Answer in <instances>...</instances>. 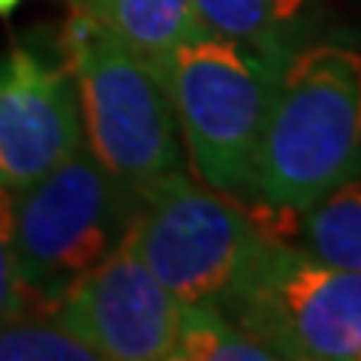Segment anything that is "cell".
I'll return each instance as SVG.
<instances>
[{
    "label": "cell",
    "instance_id": "6da1fadb",
    "mask_svg": "<svg viewBox=\"0 0 361 361\" xmlns=\"http://www.w3.org/2000/svg\"><path fill=\"white\" fill-rule=\"evenodd\" d=\"M361 175V51L301 45L280 66L259 142L253 193L274 211L304 214Z\"/></svg>",
    "mask_w": 361,
    "mask_h": 361
},
{
    "label": "cell",
    "instance_id": "7a4b0ae2",
    "mask_svg": "<svg viewBox=\"0 0 361 361\" xmlns=\"http://www.w3.org/2000/svg\"><path fill=\"white\" fill-rule=\"evenodd\" d=\"M61 54L75 82L85 145L109 175L139 196L184 169L175 109L154 63L75 9Z\"/></svg>",
    "mask_w": 361,
    "mask_h": 361
},
{
    "label": "cell",
    "instance_id": "3957f363",
    "mask_svg": "<svg viewBox=\"0 0 361 361\" xmlns=\"http://www.w3.org/2000/svg\"><path fill=\"white\" fill-rule=\"evenodd\" d=\"M277 61L202 30L172 49L160 75L175 109L180 145L202 184L226 196L253 193V169Z\"/></svg>",
    "mask_w": 361,
    "mask_h": 361
},
{
    "label": "cell",
    "instance_id": "277c9868",
    "mask_svg": "<svg viewBox=\"0 0 361 361\" xmlns=\"http://www.w3.org/2000/svg\"><path fill=\"white\" fill-rule=\"evenodd\" d=\"M139 196L82 145L61 166L16 193V265L25 313H54L78 274L118 250Z\"/></svg>",
    "mask_w": 361,
    "mask_h": 361
},
{
    "label": "cell",
    "instance_id": "5b68a950",
    "mask_svg": "<svg viewBox=\"0 0 361 361\" xmlns=\"http://www.w3.org/2000/svg\"><path fill=\"white\" fill-rule=\"evenodd\" d=\"M220 310L274 358H361V274L265 235Z\"/></svg>",
    "mask_w": 361,
    "mask_h": 361
},
{
    "label": "cell",
    "instance_id": "8992f818",
    "mask_svg": "<svg viewBox=\"0 0 361 361\" xmlns=\"http://www.w3.org/2000/svg\"><path fill=\"white\" fill-rule=\"evenodd\" d=\"M127 241L180 304L220 310L262 232L226 193L196 184L180 169L139 193Z\"/></svg>",
    "mask_w": 361,
    "mask_h": 361
},
{
    "label": "cell",
    "instance_id": "52a82bcc",
    "mask_svg": "<svg viewBox=\"0 0 361 361\" xmlns=\"http://www.w3.org/2000/svg\"><path fill=\"white\" fill-rule=\"evenodd\" d=\"M54 316L106 361H172L180 301L123 238L103 262L78 274Z\"/></svg>",
    "mask_w": 361,
    "mask_h": 361
},
{
    "label": "cell",
    "instance_id": "ba28073f",
    "mask_svg": "<svg viewBox=\"0 0 361 361\" xmlns=\"http://www.w3.org/2000/svg\"><path fill=\"white\" fill-rule=\"evenodd\" d=\"M85 145L73 73L37 45L0 58V187H30Z\"/></svg>",
    "mask_w": 361,
    "mask_h": 361
},
{
    "label": "cell",
    "instance_id": "9c48e42d",
    "mask_svg": "<svg viewBox=\"0 0 361 361\" xmlns=\"http://www.w3.org/2000/svg\"><path fill=\"white\" fill-rule=\"evenodd\" d=\"M199 25L286 63L304 45L313 0H193Z\"/></svg>",
    "mask_w": 361,
    "mask_h": 361
},
{
    "label": "cell",
    "instance_id": "30bf717a",
    "mask_svg": "<svg viewBox=\"0 0 361 361\" xmlns=\"http://www.w3.org/2000/svg\"><path fill=\"white\" fill-rule=\"evenodd\" d=\"M70 6L94 18L157 70L172 49L205 30L193 0H70Z\"/></svg>",
    "mask_w": 361,
    "mask_h": 361
},
{
    "label": "cell",
    "instance_id": "8fae6325",
    "mask_svg": "<svg viewBox=\"0 0 361 361\" xmlns=\"http://www.w3.org/2000/svg\"><path fill=\"white\" fill-rule=\"evenodd\" d=\"M304 235L310 253L322 262L361 274V175L304 211Z\"/></svg>",
    "mask_w": 361,
    "mask_h": 361
},
{
    "label": "cell",
    "instance_id": "7c38bea8",
    "mask_svg": "<svg viewBox=\"0 0 361 361\" xmlns=\"http://www.w3.org/2000/svg\"><path fill=\"white\" fill-rule=\"evenodd\" d=\"M172 361H274V353L241 325H235L223 310L205 304H180V329Z\"/></svg>",
    "mask_w": 361,
    "mask_h": 361
},
{
    "label": "cell",
    "instance_id": "4fadbf2b",
    "mask_svg": "<svg viewBox=\"0 0 361 361\" xmlns=\"http://www.w3.org/2000/svg\"><path fill=\"white\" fill-rule=\"evenodd\" d=\"M0 361H99L54 313H25L0 325Z\"/></svg>",
    "mask_w": 361,
    "mask_h": 361
},
{
    "label": "cell",
    "instance_id": "5bb4252c",
    "mask_svg": "<svg viewBox=\"0 0 361 361\" xmlns=\"http://www.w3.org/2000/svg\"><path fill=\"white\" fill-rule=\"evenodd\" d=\"M27 298L16 265V193L0 187V325L25 316Z\"/></svg>",
    "mask_w": 361,
    "mask_h": 361
},
{
    "label": "cell",
    "instance_id": "9a60e30c",
    "mask_svg": "<svg viewBox=\"0 0 361 361\" xmlns=\"http://www.w3.org/2000/svg\"><path fill=\"white\" fill-rule=\"evenodd\" d=\"M18 4H21V0H0V16H9Z\"/></svg>",
    "mask_w": 361,
    "mask_h": 361
}]
</instances>
